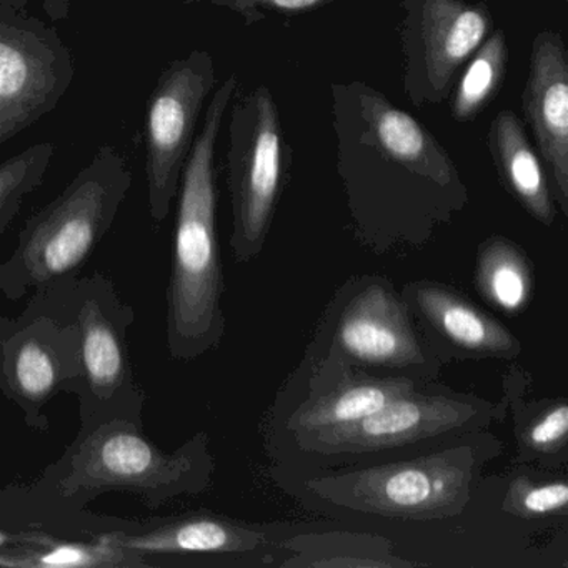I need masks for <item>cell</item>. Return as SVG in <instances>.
Returning a JSON list of instances; mask_svg holds the SVG:
<instances>
[{
    "label": "cell",
    "instance_id": "obj_1",
    "mask_svg": "<svg viewBox=\"0 0 568 568\" xmlns=\"http://www.w3.org/2000/svg\"><path fill=\"white\" fill-rule=\"evenodd\" d=\"M214 470L204 432L165 452L144 434L142 425L115 418L79 430L64 454L36 480L0 488V528H38L95 540L122 521V517L89 510L88 505L101 495L125 491L138 495L149 510H159L182 495L207 490Z\"/></svg>",
    "mask_w": 568,
    "mask_h": 568
},
{
    "label": "cell",
    "instance_id": "obj_2",
    "mask_svg": "<svg viewBox=\"0 0 568 568\" xmlns=\"http://www.w3.org/2000/svg\"><path fill=\"white\" fill-rule=\"evenodd\" d=\"M337 172L365 225H427L467 204L454 159L414 115L364 81L331 85Z\"/></svg>",
    "mask_w": 568,
    "mask_h": 568
},
{
    "label": "cell",
    "instance_id": "obj_3",
    "mask_svg": "<svg viewBox=\"0 0 568 568\" xmlns=\"http://www.w3.org/2000/svg\"><path fill=\"white\" fill-rule=\"evenodd\" d=\"M237 91L239 75L232 72L212 92L179 185L165 318L168 351L175 361L202 357L217 348L225 334L215 152Z\"/></svg>",
    "mask_w": 568,
    "mask_h": 568
},
{
    "label": "cell",
    "instance_id": "obj_4",
    "mask_svg": "<svg viewBox=\"0 0 568 568\" xmlns=\"http://www.w3.org/2000/svg\"><path fill=\"white\" fill-rule=\"evenodd\" d=\"M134 175L114 145H102L71 184L26 221L14 252L0 264V294L18 302L81 274L109 234Z\"/></svg>",
    "mask_w": 568,
    "mask_h": 568
},
{
    "label": "cell",
    "instance_id": "obj_5",
    "mask_svg": "<svg viewBox=\"0 0 568 568\" xmlns=\"http://www.w3.org/2000/svg\"><path fill=\"white\" fill-rule=\"evenodd\" d=\"M24 312L78 327L82 367L81 387L75 395L81 414L79 430L115 418L144 427L149 394L135 377L128 341L135 311L122 301L108 274H79L34 292Z\"/></svg>",
    "mask_w": 568,
    "mask_h": 568
},
{
    "label": "cell",
    "instance_id": "obj_6",
    "mask_svg": "<svg viewBox=\"0 0 568 568\" xmlns=\"http://www.w3.org/2000/svg\"><path fill=\"white\" fill-rule=\"evenodd\" d=\"M294 151L271 89L235 92L229 105L225 181L232 204L231 247L239 262L264 247L282 192L291 181Z\"/></svg>",
    "mask_w": 568,
    "mask_h": 568
},
{
    "label": "cell",
    "instance_id": "obj_7",
    "mask_svg": "<svg viewBox=\"0 0 568 568\" xmlns=\"http://www.w3.org/2000/svg\"><path fill=\"white\" fill-rule=\"evenodd\" d=\"M480 465L478 447L460 445L400 464L311 478L305 485L322 500L362 514L432 520L464 510Z\"/></svg>",
    "mask_w": 568,
    "mask_h": 568
},
{
    "label": "cell",
    "instance_id": "obj_8",
    "mask_svg": "<svg viewBox=\"0 0 568 568\" xmlns=\"http://www.w3.org/2000/svg\"><path fill=\"white\" fill-rule=\"evenodd\" d=\"M402 84L415 109L447 101L465 62L494 32L485 2L400 0Z\"/></svg>",
    "mask_w": 568,
    "mask_h": 568
},
{
    "label": "cell",
    "instance_id": "obj_9",
    "mask_svg": "<svg viewBox=\"0 0 568 568\" xmlns=\"http://www.w3.org/2000/svg\"><path fill=\"white\" fill-rule=\"evenodd\" d=\"M217 84L214 55L189 52L158 79L145 109V181L149 214L162 224L178 199L182 171L191 154L205 101Z\"/></svg>",
    "mask_w": 568,
    "mask_h": 568
},
{
    "label": "cell",
    "instance_id": "obj_10",
    "mask_svg": "<svg viewBox=\"0 0 568 568\" xmlns=\"http://www.w3.org/2000/svg\"><path fill=\"white\" fill-rule=\"evenodd\" d=\"M74 74V55L54 28L0 6V145L55 111Z\"/></svg>",
    "mask_w": 568,
    "mask_h": 568
},
{
    "label": "cell",
    "instance_id": "obj_11",
    "mask_svg": "<svg viewBox=\"0 0 568 568\" xmlns=\"http://www.w3.org/2000/svg\"><path fill=\"white\" fill-rule=\"evenodd\" d=\"M81 378V335L74 324L0 312V392L21 408L29 428L49 432L45 408L61 392L78 395Z\"/></svg>",
    "mask_w": 568,
    "mask_h": 568
},
{
    "label": "cell",
    "instance_id": "obj_12",
    "mask_svg": "<svg viewBox=\"0 0 568 568\" xmlns=\"http://www.w3.org/2000/svg\"><path fill=\"white\" fill-rule=\"evenodd\" d=\"M98 540L144 561L145 568L202 567L219 558L251 554L265 544L264 531L211 511L128 518Z\"/></svg>",
    "mask_w": 568,
    "mask_h": 568
},
{
    "label": "cell",
    "instance_id": "obj_13",
    "mask_svg": "<svg viewBox=\"0 0 568 568\" xmlns=\"http://www.w3.org/2000/svg\"><path fill=\"white\" fill-rule=\"evenodd\" d=\"M485 414L487 405L474 398L415 394L414 390L394 398L357 424L314 435L301 445L324 454L384 450L471 427Z\"/></svg>",
    "mask_w": 568,
    "mask_h": 568
},
{
    "label": "cell",
    "instance_id": "obj_14",
    "mask_svg": "<svg viewBox=\"0 0 568 568\" xmlns=\"http://www.w3.org/2000/svg\"><path fill=\"white\" fill-rule=\"evenodd\" d=\"M525 128L555 185L554 199L568 215V51L560 32L544 29L531 42L521 91Z\"/></svg>",
    "mask_w": 568,
    "mask_h": 568
},
{
    "label": "cell",
    "instance_id": "obj_15",
    "mask_svg": "<svg viewBox=\"0 0 568 568\" xmlns=\"http://www.w3.org/2000/svg\"><path fill=\"white\" fill-rule=\"evenodd\" d=\"M344 361L371 367L424 364L404 302L382 284L362 288L342 312L334 335Z\"/></svg>",
    "mask_w": 568,
    "mask_h": 568
},
{
    "label": "cell",
    "instance_id": "obj_16",
    "mask_svg": "<svg viewBox=\"0 0 568 568\" xmlns=\"http://www.w3.org/2000/svg\"><path fill=\"white\" fill-rule=\"evenodd\" d=\"M410 302L427 324L454 347L481 357H517V338L490 315L452 288L432 282L407 287Z\"/></svg>",
    "mask_w": 568,
    "mask_h": 568
},
{
    "label": "cell",
    "instance_id": "obj_17",
    "mask_svg": "<svg viewBox=\"0 0 568 568\" xmlns=\"http://www.w3.org/2000/svg\"><path fill=\"white\" fill-rule=\"evenodd\" d=\"M487 149L505 191L535 221L550 227L557 211L547 171L524 122L511 109H501L491 119Z\"/></svg>",
    "mask_w": 568,
    "mask_h": 568
},
{
    "label": "cell",
    "instance_id": "obj_18",
    "mask_svg": "<svg viewBox=\"0 0 568 568\" xmlns=\"http://www.w3.org/2000/svg\"><path fill=\"white\" fill-rule=\"evenodd\" d=\"M0 567L145 568L141 558L98 538L61 537L38 528H0Z\"/></svg>",
    "mask_w": 568,
    "mask_h": 568
},
{
    "label": "cell",
    "instance_id": "obj_19",
    "mask_svg": "<svg viewBox=\"0 0 568 568\" xmlns=\"http://www.w3.org/2000/svg\"><path fill=\"white\" fill-rule=\"evenodd\" d=\"M414 390L415 382L404 377L344 381L327 394L308 398L301 405L291 418L288 428L294 432L298 442H304L314 435L357 424L362 418L381 410L394 398Z\"/></svg>",
    "mask_w": 568,
    "mask_h": 568
},
{
    "label": "cell",
    "instance_id": "obj_20",
    "mask_svg": "<svg viewBox=\"0 0 568 568\" xmlns=\"http://www.w3.org/2000/svg\"><path fill=\"white\" fill-rule=\"evenodd\" d=\"M507 34L494 29L484 44L465 62L448 95V112L457 124L480 118L504 89L508 71Z\"/></svg>",
    "mask_w": 568,
    "mask_h": 568
},
{
    "label": "cell",
    "instance_id": "obj_21",
    "mask_svg": "<svg viewBox=\"0 0 568 568\" xmlns=\"http://www.w3.org/2000/svg\"><path fill=\"white\" fill-rule=\"evenodd\" d=\"M475 284L485 301L507 314L524 311L534 291V274L524 251L505 237L481 244Z\"/></svg>",
    "mask_w": 568,
    "mask_h": 568
},
{
    "label": "cell",
    "instance_id": "obj_22",
    "mask_svg": "<svg viewBox=\"0 0 568 568\" xmlns=\"http://www.w3.org/2000/svg\"><path fill=\"white\" fill-rule=\"evenodd\" d=\"M54 154L52 142H41L0 162V237L21 211L24 199L41 187Z\"/></svg>",
    "mask_w": 568,
    "mask_h": 568
},
{
    "label": "cell",
    "instance_id": "obj_23",
    "mask_svg": "<svg viewBox=\"0 0 568 568\" xmlns=\"http://www.w3.org/2000/svg\"><path fill=\"white\" fill-rule=\"evenodd\" d=\"M568 485L565 480L537 481L517 477L508 485L504 510L520 518H540L565 511Z\"/></svg>",
    "mask_w": 568,
    "mask_h": 568
},
{
    "label": "cell",
    "instance_id": "obj_24",
    "mask_svg": "<svg viewBox=\"0 0 568 568\" xmlns=\"http://www.w3.org/2000/svg\"><path fill=\"white\" fill-rule=\"evenodd\" d=\"M187 6H212L237 16L244 26L261 24L268 19L297 18L321 11L335 0H184Z\"/></svg>",
    "mask_w": 568,
    "mask_h": 568
},
{
    "label": "cell",
    "instance_id": "obj_25",
    "mask_svg": "<svg viewBox=\"0 0 568 568\" xmlns=\"http://www.w3.org/2000/svg\"><path fill=\"white\" fill-rule=\"evenodd\" d=\"M525 450L537 455H554L564 450L568 437V404L560 400L541 410L520 430Z\"/></svg>",
    "mask_w": 568,
    "mask_h": 568
},
{
    "label": "cell",
    "instance_id": "obj_26",
    "mask_svg": "<svg viewBox=\"0 0 568 568\" xmlns=\"http://www.w3.org/2000/svg\"><path fill=\"white\" fill-rule=\"evenodd\" d=\"M32 0H0V6L16 9L19 12H28ZM42 11L51 21H68L71 16L72 0H38Z\"/></svg>",
    "mask_w": 568,
    "mask_h": 568
}]
</instances>
